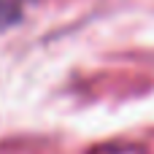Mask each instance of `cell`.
I'll use <instances>...</instances> for the list:
<instances>
[{
  "label": "cell",
  "mask_w": 154,
  "mask_h": 154,
  "mask_svg": "<svg viewBox=\"0 0 154 154\" xmlns=\"http://www.w3.org/2000/svg\"><path fill=\"white\" fill-rule=\"evenodd\" d=\"M22 19V8L14 0H0V32L8 30L11 24H16Z\"/></svg>",
  "instance_id": "1"
}]
</instances>
